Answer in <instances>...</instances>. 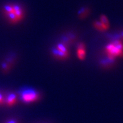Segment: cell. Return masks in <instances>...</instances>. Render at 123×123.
Returning a JSON list of instances; mask_svg holds the SVG:
<instances>
[{"instance_id": "cell-1", "label": "cell", "mask_w": 123, "mask_h": 123, "mask_svg": "<svg viewBox=\"0 0 123 123\" xmlns=\"http://www.w3.org/2000/svg\"><path fill=\"white\" fill-rule=\"evenodd\" d=\"M3 14L7 21L12 24H17L24 18L25 12L23 7L15 3H9L4 5Z\"/></svg>"}, {"instance_id": "cell-2", "label": "cell", "mask_w": 123, "mask_h": 123, "mask_svg": "<svg viewBox=\"0 0 123 123\" xmlns=\"http://www.w3.org/2000/svg\"><path fill=\"white\" fill-rule=\"evenodd\" d=\"M108 59L113 61L116 57L123 56V44L121 41H115L108 44L105 47Z\"/></svg>"}, {"instance_id": "cell-3", "label": "cell", "mask_w": 123, "mask_h": 123, "mask_svg": "<svg viewBox=\"0 0 123 123\" xmlns=\"http://www.w3.org/2000/svg\"><path fill=\"white\" fill-rule=\"evenodd\" d=\"M20 98L26 103H30L38 100L39 98V94L38 91L32 88H22L19 91Z\"/></svg>"}, {"instance_id": "cell-4", "label": "cell", "mask_w": 123, "mask_h": 123, "mask_svg": "<svg viewBox=\"0 0 123 123\" xmlns=\"http://www.w3.org/2000/svg\"><path fill=\"white\" fill-rule=\"evenodd\" d=\"M52 53L58 59H66L68 56L67 46L64 43H58L52 49Z\"/></svg>"}, {"instance_id": "cell-5", "label": "cell", "mask_w": 123, "mask_h": 123, "mask_svg": "<svg viewBox=\"0 0 123 123\" xmlns=\"http://www.w3.org/2000/svg\"><path fill=\"white\" fill-rule=\"evenodd\" d=\"M86 46L83 43H80L77 46V55L79 59L83 60L86 57Z\"/></svg>"}, {"instance_id": "cell-6", "label": "cell", "mask_w": 123, "mask_h": 123, "mask_svg": "<svg viewBox=\"0 0 123 123\" xmlns=\"http://www.w3.org/2000/svg\"><path fill=\"white\" fill-rule=\"evenodd\" d=\"M7 105L11 106L14 104L17 101L16 95L14 94H10L7 96L6 100Z\"/></svg>"}, {"instance_id": "cell-7", "label": "cell", "mask_w": 123, "mask_h": 123, "mask_svg": "<svg viewBox=\"0 0 123 123\" xmlns=\"http://www.w3.org/2000/svg\"><path fill=\"white\" fill-rule=\"evenodd\" d=\"M100 22L101 24H102L103 26L104 29H105V30H107V29H108V27H110V24H109L108 20L107 18L106 17L105 15H101Z\"/></svg>"}, {"instance_id": "cell-8", "label": "cell", "mask_w": 123, "mask_h": 123, "mask_svg": "<svg viewBox=\"0 0 123 123\" xmlns=\"http://www.w3.org/2000/svg\"><path fill=\"white\" fill-rule=\"evenodd\" d=\"M93 25H94V27L95 28L98 29V30L100 31H103L105 30V29H104L103 26L102 24H101V22L100 21H95L93 23Z\"/></svg>"}, {"instance_id": "cell-9", "label": "cell", "mask_w": 123, "mask_h": 123, "mask_svg": "<svg viewBox=\"0 0 123 123\" xmlns=\"http://www.w3.org/2000/svg\"><path fill=\"white\" fill-rule=\"evenodd\" d=\"M4 98H3L2 95L0 93V104H2L3 103H4Z\"/></svg>"}, {"instance_id": "cell-10", "label": "cell", "mask_w": 123, "mask_h": 123, "mask_svg": "<svg viewBox=\"0 0 123 123\" xmlns=\"http://www.w3.org/2000/svg\"><path fill=\"white\" fill-rule=\"evenodd\" d=\"M7 123H16V122L14 120H10L7 122Z\"/></svg>"}, {"instance_id": "cell-11", "label": "cell", "mask_w": 123, "mask_h": 123, "mask_svg": "<svg viewBox=\"0 0 123 123\" xmlns=\"http://www.w3.org/2000/svg\"><path fill=\"white\" fill-rule=\"evenodd\" d=\"M121 37H122V38H123V32L122 33V34H121Z\"/></svg>"}]
</instances>
